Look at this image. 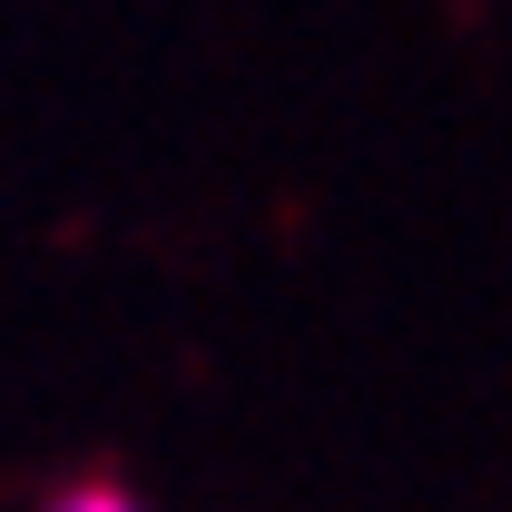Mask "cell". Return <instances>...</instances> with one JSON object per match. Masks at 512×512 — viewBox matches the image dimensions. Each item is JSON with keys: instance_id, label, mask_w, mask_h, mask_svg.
<instances>
[{"instance_id": "6da1fadb", "label": "cell", "mask_w": 512, "mask_h": 512, "mask_svg": "<svg viewBox=\"0 0 512 512\" xmlns=\"http://www.w3.org/2000/svg\"><path fill=\"white\" fill-rule=\"evenodd\" d=\"M50 512H138V503H128L119 483H79V493H60Z\"/></svg>"}]
</instances>
